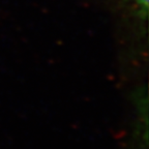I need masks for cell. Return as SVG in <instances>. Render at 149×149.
Returning a JSON list of instances; mask_svg holds the SVG:
<instances>
[{"mask_svg":"<svg viewBox=\"0 0 149 149\" xmlns=\"http://www.w3.org/2000/svg\"><path fill=\"white\" fill-rule=\"evenodd\" d=\"M122 1L139 21H146L148 16V0H122Z\"/></svg>","mask_w":149,"mask_h":149,"instance_id":"cell-1","label":"cell"}]
</instances>
